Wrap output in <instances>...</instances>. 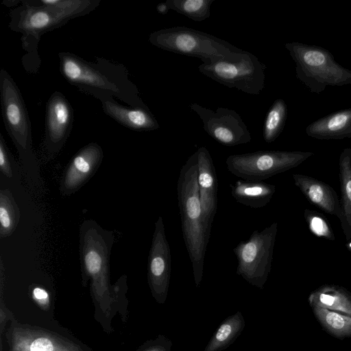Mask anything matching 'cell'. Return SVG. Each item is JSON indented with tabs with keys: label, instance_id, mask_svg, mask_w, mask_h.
<instances>
[{
	"label": "cell",
	"instance_id": "obj_1",
	"mask_svg": "<svg viewBox=\"0 0 351 351\" xmlns=\"http://www.w3.org/2000/svg\"><path fill=\"white\" fill-rule=\"evenodd\" d=\"M58 56L62 75L82 93L101 102L119 99L131 108H148L123 64L102 58L88 62L69 52H61Z\"/></svg>",
	"mask_w": 351,
	"mask_h": 351
},
{
	"label": "cell",
	"instance_id": "obj_2",
	"mask_svg": "<svg viewBox=\"0 0 351 351\" xmlns=\"http://www.w3.org/2000/svg\"><path fill=\"white\" fill-rule=\"evenodd\" d=\"M177 196L183 239L192 263L195 284L198 287L203 276L210 235L202 222L196 152L181 168L177 183Z\"/></svg>",
	"mask_w": 351,
	"mask_h": 351
},
{
	"label": "cell",
	"instance_id": "obj_3",
	"mask_svg": "<svg viewBox=\"0 0 351 351\" xmlns=\"http://www.w3.org/2000/svg\"><path fill=\"white\" fill-rule=\"evenodd\" d=\"M0 95L5 128L18 151L29 185L36 189L41 185V178L27 110L16 84L3 69L0 71Z\"/></svg>",
	"mask_w": 351,
	"mask_h": 351
},
{
	"label": "cell",
	"instance_id": "obj_4",
	"mask_svg": "<svg viewBox=\"0 0 351 351\" xmlns=\"http://www.w3.org/2000/svg\"><path fill=\"white\" fill-rule=\"evenodd\" d=\"M148 40L161 49L197 57L203 63L235 60L240 58L245 51L221 38L184 26L155 31L149 34Z\"/></svg>",
	"mask_w": 351,
	"mask_h": 351
},
{
	"label": "cell",
	"instance_id": "obj_5",
	"mask_svg": "<svg viewBox=\"0 0 351 351\" xmlns=\"http://www.w3.org/2000/svg\"><path fill=\"white\" fill-rule=\"evenodd\" d=\"M114 235L95 221H84L80 228V254L84 278H90L93 292L100 304L110 299L109 263Z\"/></svg>",
	"mask_w": 351,
	"mask_h": 351
},
{
	"label": "cell",
	"instance_id": "obj_6",
	"mask_svg": "<svg viewBox=\"0 0 351 351\" xmlns=\"http://www.w3.org/2000/svg\"><path fill=\"white\" fill-rule=\"evenodd\" d=\"M285 46L295 63L296 77L311 93L319 94L327 86L351 84V71L337 63L326 49L299 42Z\"/></svg>",
	"mask_w": 351,
	"mask_h": 351
},
{
	"label": "cell",
	"instance_id": "obj_7",
	"mask_svg": "<svg viewBox=\"0 0 351 351\" xmlns=\"http://www.w3.org/2000/svg\"><path fill=\"white\" fill-rule=\"evenodd\" d=\"M311 152L263 150L233 154L226 160L228 170L249 181H263L295 168L313 156Z\"/></svg>",
	"mask_w": 351,
	"mask_h": 351
},
{
	"label": "cell",
	"instance_id": "obj_8",
	"mask_svg": "<svg viewBox=\"0 0 351 351\" xmlns=\"http://www.w3.org/2000/svg\"><path fill=\"white\" fill-rule=\"evenodd\" d=\"M277 232L278 223L274 222L261 231L254 230L233 249L237 274L258 289L264 287L271 271Z\"/></svg>",
	"mask_w": 351,
	"mask_h": 351
},
{
	"label": "cell",
	"instance_id": "obj_9",
	"mask_svg": "<svg viewBox=\"0 0 351 351\" xmlns=\"http://www.w3.org/2000/svg\"><path fill=\"white\" fill-rule=\"evenodd\" d=\"M267 66L253 53L245 51L235 60L202 63V74L228 88H235L250 95H259L265 87Z\"/></svg>",
	"mask_w": 351,
	"mask_h": 351
},
{
	"label": "cell",
	"instance_id": "obj_10",
	"mask_svg": "<svg viewBox=\"0 0 351 351\" xmlns=\"http://www.w3.org/2000/svg\"><path fill=\"white\" fill-rule=\"evenodd\" d=\"M10 17L12 30L38 39L71 19L60 9L40 5L36 0H22L21 5L10 11Z\"/></svg>",
	"mask_w": 351,
	"mask_h": 351
},
{
	"label": "cell",
	"instance_id": "obj_11",
	"mask_svg": "<svg viewBox=\"0 0 351 351\" xmlns=\"http://www.w3.org/2000/svg\"><path fill=\"white\" fill-rule=\"evenodd\" d=\"M189 107L202 119L205 132L219 143L232 147L251 141L247 125L235 110L221 107L213 110L196 103Z\"/></svg>",
	"mask_w": 351,
	"mask_h": 351
},
{
	"label": "cell",
	"instance_id": "obj_12",
	"mask_svg": "<svg viewBox=\"0 0 351 351\" xmlns=\"http://www.w3.org/2000/svg\"><path fill=\"white\" fill-rule=\"evenodd\" d=\"M73 110L60 92H54L46 105L45 132L43 152L47 160L54 158L69 136L73 123Z\"/></svg>",
	"mask_w": 351,
	"mask_h": 351
},
{
	"label": "cell",
	"instance_id": "obj_13",
	"mask_svg": "<svg viewBox=\"0 0 351 351\" xmlns=\"http://www.w3.org/2000/svg\"><path fill=\"white\" fill-rule=\"evenodd\" d=\"M148 282L152 295L159 304L167 300L171 271L169 245L162 217L155 222L148 258Z\"/></svg>",
	"mask_w": 351,
	"mask_h": 351
},
{
	"label": "cell",
	"instance_id": "obj_14",
	"mask_svg": "<svg viewBox=\"0 0 351 351\" xmlns=\"http://www.w3.org/2000/svg\"><path fill=\"white\" fill-rule=\"evenodd\" d=\"M103 158V150L96 143L81 148L62 175L60 184L61 194L69 196L77 191L95 173Z\"/></svg>",
	"mask_w": 351,
	"mask_h": 351
},
{
	"label": "cell",
	"instance_id": "obj_15",
	"mask_svg": "<svg viewBox=\"0 0 351 351\" xmlns=\"http://www.w3.org/2000/svg\"><path fill=\"white\" fill-rule=\"evenodd\" d=\"M198 162V186L202 210V222L210 235L217 209L218 180L212 157L205 147L197 151Z\"/></svg>",
	"mask_w": 351,
	"mask_h": 351
},
{
	"label": "cell",
	"instance_id": "obj_16",
	"mask_svg": "<svg viewBox=\"0 0 351 351\" xmlns=\"http://www.w3.org/2000/svg\"><path fill=\"white\" fill-rule=\"evenodd\" d=\"M10 343V351H83L62 337L29 327L14 328Z\"/></svg>",
	"mask_w": 351,
	"mask_h": 351
},
{
	"label": "cell",
	"instance_id": "obj_17",
	"mask_svg": "<svg viewBox=\"0 0 351 351\" xmlns=\"http://www.w3.org/2000/svg\"><path fill=\"white\" fill-rule=\"evenodd\" d=\"M293 179L296 186L313 205L322 211L341 219L340 200L335 189L315 178L295 173Z\"/></svg>",
	"mask_w": 351,
	"mask_h": 351
},
{
	"label": "cell",
	"instance_id": "obj_18",
	"mask_svg": "<svg viewBox=\"0 0 351 351\" xmlns=\"http://www.w3.org/2000/svg\"><path fill=\"white\" fill-rule=\"evenodd\" d=\"M103 111L119 124L137 132L153 131L160 125L149 108H131L119 104L114 99L101 101Z\"/></svg>",
	"mask_w": 351,
	"mask_h": 351
},
{
	"label": "cell",
	"instance_id": "obj_19",
	"mask_svg": "<svg viewBox=\"0 0 351 351\" xmlns=\"http://www.w3.org/2000/svg\"><path fill=\"white\" fill-rule=\"evenodd\" d=\"M306 134L319 140L351 138V108L322 117L306 128Z\"/></svg>",
	"mask_w": 351,
	"mask_h": 351
},
{
	"label": "cell",
	"instance_id": "obj_20",
	"mask_svg": "<svg viewBox=\"0 0 351 351\" xmlns=\"http://www.w3.org/2000/svg\"><path fill=\"white\" fill-rule=\"evenodd\" d=\"M231 195L244 206L259 208L265 206L276 192V186L263 181L239 180L230 184Z\"/></svg>",
	"mask_w": 351,
	"mask_h": 351
},
{
	"label": "cell",
	"instance_id": "obj_21",
	"mask_svg": "<svg viewBox=\"0 0 351 351\" xmlns=\"http://www.w3.org/2000/svg\"><path fill=\"white\" fill-rule=\"evenodd\" d=\"M308 302L311 308H324L351 317V293L341 286L323 285L311 292Z\"/></svg>",
	"mask_w": 351,
	"mask_h": 351
},
{
	"label": "cell",
	"instance_id": "obj_22",
	"mask_svg": "<svg viewBox=\"0 0 351 351\" xmlns=\"http://www.w3.org/2000/svg\"><path fill=\"white\" fill-rule=\"evenodd\" d=\"M339 169L341 211L339 220L346 239L350 240L351 239V165L348 148H345L340 154Z\"/></svg>",
	"mask_w": 351,
	"mask_h": 351
},
{
	"label": "cell",
	"instance_id": "obj_23",
	"mask_svg": "<svg viewBox=\"0 0 351 351\" xmlns=\"http://www.w3.org/2000/svg\"><path fill=\"white\" fill-rule=\"evenodd\" d=\"M245 322L241 313L226 317L219 325L204 351H221L228 348L244 329Z\"/></svg>",
	"mask_w": 351,
	"mask_h": 351
},
{
	"label": "cell",
	"instance_id": "obj_24",
	"mask_svg": "<svg viewBox=\"0 0 351 351\" xmlns=\"http://www.w3.org/2000/svg\"><path fill=\"white\" fill-rule=\"evenodd\" d=\"M323 330L339 339L351 337V317L324 308H312Z\"/></svg>",
	"mask_w": 351,
	"mask_h": 351
},
{
	"label": "cell",
	"instance_id": "obj_25",
	"mask_svg": "<svg viewBox=\"0 0 351 351\" xmlns=\"http://www.w3.org/2000/svg\"><path fill=\"white\" fill-rule=\"evenodd\" d=\"M287 117V106L282 99H276L268 110L263 127L264 141L271 143L282 132Z\"/></svg>",
	"mask_w": 351,
	"mask_h": 351
},
{
	"label": "cell",
	"instance_id": "obj_26",
	"mask_svg": "<svg viewBox=\"0 0 351 351\" xmlns=\"http://www.w3.org/2000/svg\"><path fill=\"white\" fill-rule=\"evenodd\" d=\"M20 219L19 207L8 189L0 191V236L11 235L16 230Z\"/></svg>",
	"mask_w": 351,
	"mask_h": 351
},
{
	"label": "cell",
	"instance_id": "obj_27",
	"mask_svg": "<svg viewBox=\"0 0 351 351\" xmlns=\"http://www.w3.org/2000/svg\"><path fill=\"white\" fill-rule=\"evenodd\" d=\"M215 0H167L170 10L195 22H202L210 16V8Z\"/></svg>",
	"mask_w": 351,
	"mask_h": 351
},
{
	"label": "cell",
	"instance_id": "obj_28",
	"mask_svg": "<svg viewBox=\"0 0 351 351\" xmlns=\"http://www.w3.org/2000/svg\"><path fill=\"white\" fill-rule=\"evenodd\" d=\"M38 4L60 9L71 19L84 16L94 10L100 0H36Z\"/></svg>",
	"mask_w": 351,
	"mask_h": 351
},
{
	"label": "cell",
	"instance_id": "obj_29",
	"mask_svg": "<svg viewBox=\"0 0 351 351\" xmlns=\"http://www.w3.org/2000/svg\"><path fill=\"white\" fill-rule=\"evenodd\" d=\"M304 218L311 232L319 238L334 241L335 234L326 218L319 213L309 209L304 210Z\"/></svg>",
	"mask_w": 351,
	"mask_h": 351
},
{
	"label": "cell",
	"instance_id": "obj_30",
	"mask_svg": "<svg viewBox=\"0 0 351 351\" xmlns=\"http://www.w3.org/2000/svg\"><path fill=\"white\" fill-rule=\"evenodd\" d=\"M12 154L9 152L3 136L0 134V169L8 178L12 177Z\"/></svg>",
	"mask_w": 351,
	"mask_h": 351
},
{
	"label": "cell",
	"instance_id": "obj_31",
	"mask_svg": "<svg viewBox=\"0 0 351 351\" xmlns=\"http://www.w3.org/2000/svg\"><path fill=\"white\" fill-rule=\"evenodd\" d=\"M172 346L170 339L160 335L155 340L146 343L141 351H171Z\"/></svg>",
	"mask_w": 351,
	"mask_h": 351
},
{
	"label": "cell",
	"instance_id": "obj_32",
	"mask_svg": "<svg viewBox=\"0 0 351 351\" xmlns=\"http://www.w3.org/2000/svg\"><path fill=\"white\" fill-rule=\"evenodd\" d=\"M32 295L40 306L43 307H47L48 306L49 298L45 289L38 287H35L32 290Z\"/></svg>",
	"mask_w": 351,
	"mask_h": 351
},
{
	"label": "cell",
	"instance_id": "obj_33",
	"mask_svg": "<svg viewBox=\"0 0 351 351\" xmlns=\"http://www.w3.org/2000/svg\"><path fill=\"white\" fill-rule=\"evenodd\" d=\"M170 10L167 3L166 1L160 3L156 6V10L158 13L160 14H166Z\"/></svg>",
	"mask_w": 351,
	"mask_h": 351
},
{
	"label": "cell",
	"instance_id": "obj_34",
	"mask_svg": "<svg viewBox=\"0 0 351 351\" xmlns=\"http://www.w3.org/2000/svg\"><path fill=\"white\" fill-rule=\"evenodd\" d=\"M3 3L5 4L7 6H14L21 3V1H4Z\"/></svg>",
	"mask_w": 351,
	"mask_h": 351
},
{
	"label": "cell",
	"instance_id": "obj_35",
	"mask_svg": "<svg viewBox=\"0 0 351 351\" xmlns=\"http://www.w3.org/2000/svg\"><path fill=\"white\" fill-rule=\"evenodd\" d=\"M348 154H349V158H350V165H351V147H348Z\"/></svg>",
	"mask_w": 351,
	"mask_h": 351
},
{
	"label": "cell",
	"instance_id": "obj_36",
	"mask_svg": "<svg viewBox=\"0 0 351 351\" xmlns=\"http://www.w3.org/2000/svg\"><path fill=\"white\" fill-rule=\"evenodd\" d=\"M346 247L348 248V250L349 251H351V241H350L349 243H348L346 244Z\"/></svg>",
	"mask_w": 351,
	"mask_h": 351
}]
</instances>
